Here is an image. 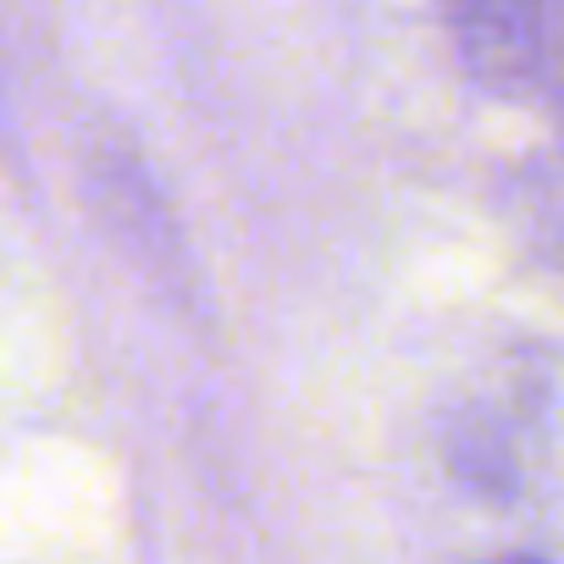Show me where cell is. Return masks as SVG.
Returning <instances> with one entry per match:
<instances>
[{
	"label": "cell",
	"instance_id": "6da1fadb",
	"mask_svg": "<svg viewBox=\"0 0 564 564\" xmlns=\"http://www.w3.org/2000/svg\"><path fill=\"white\" fill-rule=\"evenodd\" d=\"M492 564H542V558H492Z\"/></svg>",
	"mask_w": 564,
	"mask_h": 564
}]
</instances>
